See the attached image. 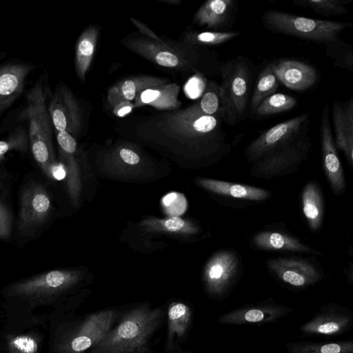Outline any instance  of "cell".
Instances as JSON below:
<instances>
[{
	"label": "cell",
	"instance_id": "6da1fadb",
	"mask_svg": "<svg viewBox=\"0 0 353 353\" xmlns=\"http://www.w3.org/2000/svg\"><path fill=\"white\" fill-rule=\"evenodd\" d=\"M164 317L162 307L144 304L125 312L88 353H150V341Z\"/></svg>",
	"mask_w": 353,
	"mask_h": 353
},
{
	"label": "cell",
	"instance_id": "7a4b0ae2",
	"mask_svg": "<svg viewBox=\"0 0 353 353\" xmlns=\"http://www.w3.org/2000/svg\"><path fill=\"white\" fill-rule=\"evenodd\" d=\"M46 77H41L26 96V117L30 146L33 157L44 174L50 177L54 163L52 123L47 106Z\"/></svg>",
	"mask_w": 353,
	"mask_h": 353
},
{
	"label": "cell",
	"instance_id": "3957f363",
	"mask_svg": "<svg viewBox=\"0 0 353 353\" xmlns=\"http://www.w3.org/2000/svg\"><path fill=\"white\" fill-rule=\"evenodd\" d=\"M222 117L203 113L197 103L184 110L166 114L158 122L160 130H168L199 143L215 152H226L228 143L223 128Z\"/></svg>",
	"mask_w": 353,
	"mask_h": 353
},
{
	"label": "cell",
	"instance_id": "277c9868",
	"mask_svg": "<svg viewBox=\"0 0 353 353\" xmlns=\"http://www.w3.org/2000/svg\"><path fill=\"white\" fill-rule=\"evenodd\" d=\"M261 21L269 31L323 46L339 39L345 29L353 26L352 22L307 18L275 10L265 11L262 14Z\"/></svg>",
	"mask_w": 353,
	"mask_h": 353
},
{
	"label": "cell",
	"instance_id": "5b68a950",
	"mask_svg": "<svg viewBox=\"0 0 353 353\" xmlns=\"http://www.w3.org/2000/svg\"><path fill=\"white\" fill-rule=\"evenodd\" d=\"M220 74L224 122L234 125L245 115L252 71L247 60L239 57L223 63L220 66Z\"/></svg>",
	"mask_w": 353,
	"mask_h": 353
},
{
	"label": "cell",
	"instance_id": "8992f818",
	"mask_svg": "<svg viewBox=\"0 0 353 353\" xmlns=\"http://www.w3.org/2000/svg\"><path fill=\"white\" fill-rule=\"evenodd\" d=\"M310 115L303 113L264 131L246 147L248 161H257L310 129Z\"/></svg>",
	"mask_w": 353,
	"mask_h": 353
},
{
	"label": "cell",
	"instance_id": "52a82bcc",
	"mask_svg": "<svg viewBox=\"0 0 353 353\" xmlns=\"http://www.w3.org/2000/svg\"><path fill=\"white\" fill-rule=\"evenodd\" d=\"M312 147L309 130L285 145L256 161L252 173L258 177L277 176L288 168L297 166L308 155Z\"/></svg>",
	"mask_w": 353,
	"mask_h": 353
},
{
	"label": "cell",
	"instance_id": "ba28073f",
	"mask_svg": "<svg viewBox=\"0 0 353 353\" xmlns=\"http://www.w3.org/2000/svg\"><path fill=\"white\" fill-rule=\"evenodd\" d=\"M352 327V312L345 306L329 303L321 305L299 330L305 336L332 338L349 332Z\"/></svg>",
	"mask_w": 353,
	"mask_h": 353
},
{
	"label": "cell",
	"instance_id": "9c48e42d",
	"mask_svg": "<svg viewBox=\"0 0 353 353\" xmlns=\"http://www.w3.org/2000/svg\"><path fill=\"white\" fill-rule=\"evenodd\" d=\"M292 311V307L279 304L272 298H268L254 303L245 304L221 314L216 322L228 325H261L276 322Z\"/></svg>",
	"mask_w": 353,
	"mask_h": 353
},
{
	"label": "cell",
	"instance_id": "30bf717a",
	"mask_svg": "<svg viewBox=\"0 0 353 353\" xmlns=\"http://www.w3.org/2000/svg\"><path fill=\"white\" fill-rule=\"evenodd\" d=\"M125 46L140 56L162 67L176 68H194L199 59V48L181 54L179 51L171 48L163 41H157L145 38L130 39L125 42Z\"/></svg>",
	"mask_w": 353,
	"mask_h": 353
},
{
	"label": "cell",
	"instance_id": "8fae6325",
	"mask_svg": "<svg viewBox=\"0 0 353 353\" xmlns=\"http://www.w3.org/2000/svg\"><path fill=\"white\" fill-rule=\"evenodd\" d=\"M238 270L239 260L233 252H218L205 271V285L209 296L216 300L226 297L236 281Z\"/></svg>",
	"mask_w": 353,
	"mask_h": 353
},
{
	"label": "cell",
	"instance_id": "7c38bea8",
	"mask_svg": "<svg viewBox=\"0 0 353 353\" xmlns=\"http://www.w3.org/2000/svg\"><path fill=\"white\" fill-rule=\"evenodd\" d=\"M51 210V201L46 188L31 183L24 188L20 199L17 227L21 234H28L45 223Z\"/></svg>",
	"mask_w": 353,
	"mask_h": 353
},
{
	"label": "cell",
	"instance_id": "4fadbf2b",
	"mask_svg": "<svg viewBox=\"0 0 353 353\" xmlns=\"http://www.w3.org/2000/svg\"><path fill=\"white\" fill-rule=\"evenodd\" d=\"M119 316L114 310H103L89 314L70 339L67 348L72 353L88 351L112 328Z\"/></svg>",
	"mask_w": 353,
	"mask_h": 353
},
{
	"label": "cell",
	"instance_id": "5bb4252c",
	"mask_svg": "<svg viewBox=\"0 0 353 353\" xmlns=\"http://www.w3.org/2000/svg\"><path fill=\"white\" fill-rule=\"evenodd\" d=\"M48 110L55 132H77L82 125L80 107L72 92L65 85L57 88L48 105Z\"/></svg>",
	"mask_w": 353,
	"mask_h": 353
},
{
	"label": "cell",
	"instance_id": "9a60e30c",
	"mask_svg": "<svg viewBox=\"0 0 353 353\" xmlns=\"http://www.w3.org/2000/svg\"><path fill=\"white\" fill-rule=\"evenodd\" d=\"M320 134L325 172L332 192L337 195L344 190L345 182L343 167L337 154L331 130L327 103L324 105L321 114Z\"/></svg>",
	"mask_w": 353,
	"mask_h": 353
},
{
	"label": "cell",
	"instance_id": "2e32d148",
	"mask_svg": "<svg viewBox=\"0 0 353 353\" xmlns=\"http://www.w3.org/2000/svg\"><path fill=\"white\" fill-rule=\"evenodd\" d=\"M270 270L283 283L297 289H304L319 281L320 272L309 262L293 258L271 259Z\"/></svg>",
	"mask_w": 353,
	"mask_h": 353
},
{
	"label": "cell",
	"instance_id": "e0dca14e",
	"mask_svg": "<svg viewBox=\"0 0 353 353\" xmlns=\"http://www.w3.org/2000/svg\"><path fill=\"white\" fill-rule=\"evenodd\" d=\"M270 64L278 81L290 90H309L316 84L319 79L316 68L300 60L279 59Z\"/></svg>",
	"mask_w": 353,
	"mask_h": 353
},
{
	"label": "cell",
	"instance_id": "ac0fdd59",
	"mask_svg": "<svg viewBox=\"0 0 353 353\" xmlns=\"http://www.w3.org/2000/svg\"><path fill=\"white\" fill-rule=\"evenodd\" d=\"M32 64L10 62L0 65V117L22 94Z\"/></svg>",
	"mask_w": 353,
	"mask_h": 353
},
{
	"label": "cell",
	"instance_id": "d6986e66",
	"mask_svg": "<svg viewBox=\"0 0 353 353\" xmlns=\"http://www.w3.org/2000/svg\"><path fill=\"white\" fill-rule=\"evenodd\" d=\"M332 118L336 148L343 152L348 163L353 164V95L345 101L334 100Z\"/></svg>",
	"mask_w": 353,
	"mask_h": 353
},
{
	"label": "cell",
	"instance_id": "ffe728a7",
	"mask_svg": "<svg viewBox=\"0 0 353 353\" xmlns=\"http://www.w3.org/2000/svg\"><path fill=\"white\" fill-rule=\"evenodd\" d=\"M236 8L234 0H208L197 10L193 21L216 32L233 22Z\"/></svg>",
	"mask_w": 353,
	"mask_h": 353
},
{
	"label": "cell",
	"instance_id": "44dd1931",
	"mask_svg": "<svg viewBox=\"0 0 353 353\" xmlns=\"http://www.w3.org/2000/svg\"><path fill=\"white\" fill-rule=\"evenodd\" d=\"M75 279L70 272L52 270L17 284L14 290L27 294L57 292L69 286Z\"/></svg>",
	"mask_w": 353,
	"mask_h": 353
},
{
	"label": "cell",
	"instance_id": "7402d4cb",
	"mask_svg": "<svg viewBox=\"0 0 353 353\" xmlns=\"http://www.w3.org/2000/svg\"><path fill=\"white\" fill-rule=\"evenodd\" d=\"M166 83H168L163 79L148 75L126 78L108 89L107 101L109 105L112 108L119 102L131 101L143 90Z\"/></svg>",
	"mask_w": 353,
	"mask_h": 353
},
{
	"label": "cell",
	"instance_id": "603a6c76",
	"mask_svg": "<svg viewBox=\"0 0 353 353\" xmlns=\"http://www.w3.org/2000/svg\"><path fill=\"white\" fill-rule=\"evenodd\" d=\"M180 87L174 83L150 88L140 91L135 97L134 108L150 105L158 110H171L179 108Z\"/></svg>",
	"mask_w": 353,
	"mask_h": 353
},
{
	"label": "cell",
	"instance_id": "cb8c5ba5",
	"mask_svg": "<svg viewBox=\"0 0 353 353\" xmlns=\"http://www.w3.org/2000/svg\"><path fill=\"white\" fill-rule=\"evenodd\" d=\"M192 309L182 302H172L168 308L166 349L174 347L176 339L183 341L187 336L192 322Z\"/></svg>",
	"mask_w": 353,
	"mask_h": 353
},
{
	"label": "cell",
	"instance_id": "d4e9b609",
	"mask_svg": "<svg viewBox=\"0 0 353 353\" xmlns=\"http://www.w3.org/2000/svg\"><path fill=\"white\" fill-rule=\"evenodd\" d=\"M198 183L212 192L236 199L260 201L270 196V192L266 190L244 184L212 179H199Z\"/></svg>",
	"mask_w": 353,
	"mask_h": 353
},
{
	"label": "cell",
	"instance_id": "484cf974",
	"mask_svg": "<svg viewBox=\"0 0 353 353\" xmlns=\"http://www.w3.org/2000/svg\"><path fill=\"white\" fill-rule=\"evenodd\" d=\"M252 243L256 248L263 250L320 254L319 252L306 246L300 240L278 232H258L252 238Z\"/></svg>",
	"mask_w": 353,
	"mask_h": 353
},
{
	"label": "cell",
	"instance_id": "4316f807",
	"mask_svg": "<svg viewBox=\"0 0 353 353\" xmlns=\"http://www.w3.org/2000/svg\"><path fill=\"white\" fill-rule=\"evenodd\" d=\"M98 30L90 26L79 37L75 53V69L81 81H84L85 74L90 66L97 46Z\"/></svg>",
	"mask_w": 353,
	"mask_h": 353
},
{
	"label": "cell",
	"instance_id": "83f0119b",
	"mask_svg": "<svg viewBox=\"0 0 353 353\" xmlns=\"http://www.w3.org/2000/svg\"><path fill=\"white\" fill-rule=\"evenodd\" d=\"M302 210L311 230L316 231L321 227L323 216V202L321 192L314 183H308L303 188Z\"/></svg>",
	"mask_w": 353,
	"mask_h": 353
},
{
	"label": "cell",
	"instance_id": "f1b7e54d",
	"mask_svg": "<svg viewBox=\"0 0 353 353\" xmlns=\"http://www.w3.org/2000/svg\"><path fill=\"white\" fill-rule=\"evenodd\" d=\"M288 353H353V341H294L285 344Z\"/></svg>",
	"mask_w": 353,
	"mask_h": 353
},
{
	"label": "cell",
	"instance_id": "f546056e",
	"mask_svg": "<svg viewBox=\"0 0 353 353\" xmlns=\"http://www.w3.org/2000/svg\"><path fill=\"white\" fill-rule=\"evenodd\" d=\"M278 87L279 81L269 63L262 70L258 77L251 99L252 112H254L262 101L275 93Z\"/></svg>",
	"mask_w": 353,
	"mask_h": 353
},
{
	"label": "cell",
	"instance_id": "4dcf8cb0",
	"mask_svg": "<svg viewBox=\"0 0 353 353\" xmlns=\"http://www.w3.org/2000/svg\"><path fill=\"white\" fill-rule=\"evenodd\" d=\"M238 31L190 32L185 34L184 41L187 45L199 48L205 46H219L239 37Z\"/></svg>",
	"mask_w": 353,
	"mask_h": 353
},
{
	"label": "cell",
	"instance_id": "1f68e13d",
	"mask_svg": "<svg viewBox=\"0 0 353 353\" xmlns=\"http://www.w3.org/2000/svg\"><path fill=\"white\" fill-rule=\"evenodd\" d=\"M297 104L296 98L283 93H274L265 98L254 111L257 117H266L289 111Z\"/></svg>",
	"mask_w": 353,
	"mask_h": 353
},
{
	"label": "cell",
	"instance_id": "d6a6232c",
	"mask_svg": "<svg viewBox=\"0 0 353 353\" xmlns=\"http://www.w3.org/2000/svg\"><path fill=\"white\" fill-rule=\"evenodd\" d=\"M352 0H297L296 6L308 8L314 12L325 17L339 16L347 14L346 6Z\"/></svg>",
	"mask_w": 353,
	"mask_h": 353
},
{
	"label": "cell",
	"instance_id": "836d02e7",
	"mask_svg": "<svg viewBox=\"0 0 353 353\" xmlns=\"http://www.w3.org/2000/svg\"><path fill=\"white\" fill-rule=\"evenodd\" d=\"M196 103L203 113L222 117L224 119L220 85L216 82H210L205 86L201 100Z\"/></svg>",
	"mask_w": 353,
	"mask_h": 353
},
{
	"label": "cell",
	"instance_id": "e575fe53",
	"mask_svg": "<svg viewBox=\"0 0 353 353\" xmlns=\"http://www.w3.org/2000/svg\"><path fill=\"white\" fill-rule=\"evenodd\" d=\"M327 54L334 59V67L353 70V49L341 39L324 46Z\"/></svg>",
	"mask_w": 353,
	"mask_h": 353
},
{
	"label": "cell",
	"instance_id": "d590c367",
	"mask_svg": "<svg viewBox=\"0 0 353 353\" xmlns=\"http://www.w3.org/2000/svg\"><path fill=\"white\" fill-rule=\"evenodd\" d=\"M29 144L28 130L23 126L18 127L6 139L0 140V161L10 151L26 152Z\"/></svg>",
	"mask_w": 353,
	"mask_h": 353
},
{
	"label": "cell",
	"instance_id": "8d00e7d4",
	"mask_svg": "<svg viewBox=\"0 0 353 353\" xmlns=\"http://www.w3.org/2000/svg\"><path fill=\"white\" fill-rule=\"evenodd\" d=\"M12 218L8 208L0 201V239H7L12 232Z\"/></svg>",
	"mask_w": 353,
	"mask_h": 353
},
{
	"label": "cell",
	"instance_id": "74e56055",
	"mask_svg": "<svg viewBox=\"0 0 353 353\" xmlns=\"http://www.w3.org/2000/svg\"><path fill=\"white\" fill-rule=\"evenodd\" d=\"M57 140L61 152L74 154L77 149V142L72 134L66 131L56 132Z\"/></svg>",
	"mask_w": 353,
	"mask_h": 353
},
{
	"label": "cell",
	"instance_id": "f35d334b",
	"mask_svg": "<svg viewBox=\"0 0 353 353\" xmlns=\"http://www.w3.org/2000/svg\"><path fill=\"white\" fill-rule=\"evenodd\" d=\"M12 344L21 353H34L37 350V342L30 336H17L13 340Z\"/></svg>",
	"mask_w": 353,
	"mask_h": 353
},
{
	"label": "cell",
	"instance_id": "ab89813d",
	"mask_svg": "<svg viewBox=\"0 0 353 353\" xmlns=\"http://www.w3.org/2000/svg\"><path fill=\"white\" fill-rule=\"evenodd\" d=\"M203 86V81L201 78L198 77H192V78L190 79L187 82L184 90L185 91L186 94L192 99H194L198 97L204 88Z\"/></svg>",
	"mask_w": 353,
	"mask_h": 353
},
{
	"label": "cell",
	"instance_id": "60d3db41",
	"mask_svg": "<svg viewBox=\"0 0 353 353\" xmlns=\"http://www.w3.org/2000/svg\"><path fill=\"white\" fill-rule=\"evenodd\" d=\"M120 158L126 163L130 165L137 164L140 161V157L137 152L128 149L122 148L119 150Z\"/></svg>",
	"mask_w": 353,
	"mask_h": 353
},
{
	"label": "cell",
	"instance_id": "b9f144b4",
	"mask_svg": "<svg viewBox=\"0 0 353 353\" xmlns=\"http://www.w3.org/2000/svg\"><path fill=\"white\" fill-rule=\"evenodd\" d=\"M112 108L114 115L122 117L131 112L134 108L130 101H122L118 103Z\"/></svg>",
	"mask_w": 353,
	"mask_h": 353
},
{
	"label": "cell",
	"instance_id": "7bdbcfd3",
	"mask_svg": "<svg viewBox=\"0 0 353 353\" xmlns=\"http://www.w3.org/2000/svg\"><path fill=\"white\" fill-rule=\"evenodd\" d=\"M185 223V221L182 219L178 216H172L167 219L164 221L163 225L168 231L178 232L184 228Z\"/></svg>",
	"mask_w": 353,
	"mask_h": 353
},
{
	"label": "cell",
	"instance_id": "ee69618b",
	"mask_svg": "<svg viewBox=\"0 0 353 353\" xmlns=\"http://www.w3.org/2000/svg\"><path fill=\"white\" fill-rule=\"evenodd\" d=\"M130 20L133 23V24L139 29V30L143 34L147 35L150 39H152L157 41H163L160 37H159L154 32L150 30L145 25H144L142 22L130 18Z\"/></svg>",
	"mask_w": 353,
	"mask_h": 353
},
{
	"label": "cell",
	"instance_id": "f6af8a7d",
	"mask_svg": "<svg viewBox=\"0 0 353 353\" xmlns=\"http://www.w3.org/2000/svg\"><path fill=\"white\" fill-rule=\"evenodd\" d=\"M66 172L64 167L61 164L54 163L50 172V177L57 180H61L65 177Z\"/></svg>",
	"mask_w": 353,
	"mask_h": 353
},
{
	"label": "cell",
	"instance_id": "bcb514c9",
	"mask_svg": "<svg viewBox=\"0 0 353 353\" xmlns=\"http://www.w3.org/2000/svg\"><path fill=\"white\" fill-rule=\"evenodd\" d=\"M176 199V193H170L168 194L164 199H163V203L165 205H170L172 203V201H174Z\"/></svg>",
	"mask_w": 353,
	"mask_h": 353
},
{
	"label": "cell",
	"instance_id": "7dc6e473",
	"mask_svg": "<svg viewBox=\"0 0 353 353\" xmlns=\"http://www.w3.org/2000/svg\"><path fill=\"white\" fill-rule=\"evenodd\" d=\"M165 353H179V352H165ZM181 353H185V352H181Z\"/></svg>",
	"mask_w": 353,
	"mask_h": 353
},
{
	"label": "cell",
	"instance_id": "c3c4849f",
	"mask_svg": "<svg viewBox=\"0 0 353 353\" xmlns=\"http://www.w3.org/2000/svg\"><path fill=\"white\" fill-rule=\"evenodd\" d=\"M0 181H1V174H0Z\"/></svg>",
	"mask_w": 353,
	"mask_h": 353
}]
</instances>
